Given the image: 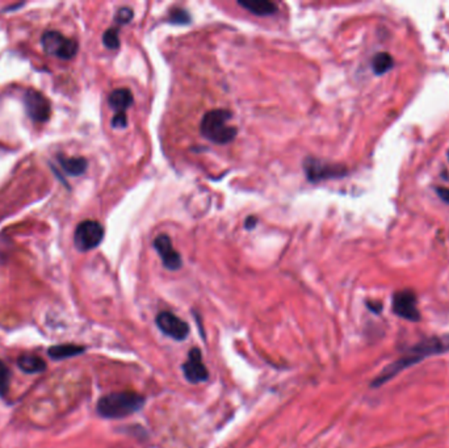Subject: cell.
<instances>
[{
  "label": "cell",
  "instance_id": "603a6c76",
  "mask_svg": "<svg viewBox=\"0 0 449 448\" xmlns=\"http://www.w3.org/2000/svg\"><path fill=\"white\" fill-rule=\"evenodd\" d=\"M257 218L255 216H248L244 219V228L247 231H254L257 228Z\"/></svg>",
  "mask_w": 449,
  "mask_h": 448
},
{
  "label": "cell",
  "instance_id": "6da1fadb",
  "mask_svg": "<svg viewBox=\"0 0 449 448\" xmlns=\"http://www.w3.org/2000/svg\"><path fill=\"white\" fill-rule=\"evenodd\" d=\"M449 351V335H440V337H432L427 338L422 342L416 343L415 346L409 348L401 358L393 361L390 366H387L384 371L381 372L372 382L373 388L381 386L383 384L396 377L399 372L410 368L411 366L421 363L424 359L444 354Z\"/></svg>",
  "mask_w": 449,
  "mask_h": 448
},
{
  "label": "cell",
  "instance_id": "ffe728a7",
  "mask_svg": "<svg viewBox=\"0 0 449 448\" xmlns=\"http://www.w3.org/2000/svg\"><path fill=\"white\" fill-rule=\"evenodd\" d=\"M191 21V15L187 12L185 10L181 8H174L169 12V23L172 24H190Z\"/></svg>",
  "mask_w": 449,
  "mask_h": 448
},
{
  "label": "cell",
  "instance_id": "4fadbf2b",
  "mask_svg": "<svg viewBox=\"0 0 449 448\" xmlns=\"http://www.w3.org/2000/svg\"><path fill=\"white\" fill-rule=\"evenodd\" d=\"M238 4L257 16H271L277 12V6L268 0H246L238 1Z\"/></svg>",
  "mask_w": 449,
  "mask_h": 448
},
{
  "label": "cell",
  "instance_id": "5bb4252c",
  "mask_svg": "<svg viewBox=\"0 0 449 448\" xmlns=\"http://www.w3.org/2000/svg\"><path fill=\"white\" fill-rule=\"evenodd\" d=\"M19 368L26 373H41L46 370V363L37 355L24 354L17 360Z\"/></svg>",
  "mask_w": 449,
  "mask_h": 448
},
{
  "label": "cell",
  "instance_id": "277c9868",
  "mask_svg": "<svg viewBox=\"0 0 449 448\" xmlns=\"http://www.w3.org/2000/svg\"><path fill=\"white\" fill-rule=\"evenodd\" d=\"M103 225L93 219H86L80 222L75 229L74 244L79 251L86 253L96 249L103 242Z\"/></svg>",
  "mask_w": 449,
  "mask_h": 448
},
{
  "label": "cell",
  "instance_id": "7a4b0ae2",
  "mask_svg": "<svg viewBox=\"0 0 449 448\" xmlns=\"http://www.w3.org/2000/svg\"><path fill=\"white\" fill-rule=\"evenodd\" d=\"M145 398L134 392H116L100 398L96 410L107 420H120L142 409Z\"/></svg>",
  "mask_w": 449,
  "mask_h": 448
},
{
  "label": "cell",
  "instance_id": "8992f818",
  "mask_svg": "<svg viewBox=\"0 0 449 448\" xmlns=\"http://www.w3.org/2000/svg\"><path fill=\"white\" fill-rule=\"evenodd\" d=\"M304 171L310 181H322V180L340 179L346 177L347 167L336 163H330L315 158H306L304 161Z\"/></svg>",
  "mask_w": 449,
  "mask_h": 448
},
{
  "label": "cell",
  "instance_id": "d6986e66",
  "mask_svg": "<svg viewBox=\"0 0 449 448\" xmlns=\"http://www.w3.org/2000/svg\"><path fill=\"white\" fill-rule=\"evenodd\" d=\"M103 42L105 48L111 51H117L120 48V37H118V30L115 28L108 29L103 36Z\"/></svg>",
  "mask_w": 449,
  "mask_h": 448
},
{
  "label": "cell",
  "instance_id": "484cf974",
  "mask_svg": "<svg viewBox=\"0 0 449 448\" xmlns=\"http://www.w3.org/2000/svg\"><path fill=\"white\" fill-rule=\"evenodd\" d=\"M447 158H448V161H449V150L448 152H447Z\"/></svg>",
  "mask_w": 449,
  "mask_h": 448
},
{
  "label": "cell",
  "instance_id": "7402d4cb",
  "mask_svg": "<svg viewBox=\"0 0 449 448\" xmlns=\"http://www.w3.org/2000/svg\"><path fill=\"white\" fill-rule=\"evenodd\" d=\"M128 125V117L127 114H116L112 118V127L113 128H127Z\"/></svg>",
  "mask_w": 449,
  "mask_h": 448
},
{
  "label": "cell",
  "instance_id": "5b68a950",
  "mask_svg": "<svg viewBox=\"0 0 449 448\" xmlns=\"http://www.w3.org/2000/svg\"><path fill=\"white\" fill-rule=\"evenodd\" d=\"M41 45L48 54L58 57L61 60H71L75 57L77 51V44L74 39L64 37L62 33L57 30H48L41 39Z\"/></svg>",
  "mask_w": 449,
  "mask_h": 448
},
{
  "label": "cell",
  "instance_id": "d4e9b609",
  "mask_svg": "<svg viewBox=\"0 0 449 448\" xmlns=\"http://www.w3.org/2000/svg\"><path fill=\"white\" fill-rule=\"evenodd\" d=\"M367 305H368V307H369L372 312H374V313H380L381 309H383V305H381L380 303H368Z\"/></svg>",
  "mask_w": 449,
  "mask_h": 448
},
{
  "label": "cell",
  "instance_id": "9c48e42d",
  "mask_svg": "<svg viewBox=\"0 0 449 448\" xmlns=\"http://www.w3.org/2000/svg\"><path fill=\"white\" fill-rule=\"evenodd\" d=\"M183 372H184V377L191 384L204 383L209 379V372L203 361L200 348L194 347L190 351L187 361L183 364Z\"/></svg>",
  "mask_w": 449,
  "mask_h": 448
},
{
  "label": "cell",
  "instance_id": "8fae6325",
  "mask_svg": "<svg viewBox=\"0 0 449 448\" xmlns=\"http://www.w3.org/2000/svg\"><path fill=\"white\" fill-rule=\"evenodd\" d=\"M26 114L35 121L44 123L51 116V104L48 99L37 91H28L24 96Z\"/></svg>",
  "mask_w": 449,
  "mask_h": 448
},
{
  "label": "cell",
  "instance_id": "3957f363",
  "mask_svg": "<svg viewBox=\"0 0 449 448\" xmlns=\"http://www.w3.org/2000/svg\"><path fill=\"white\" fill-rule=\"evenodd\" d=\"M231 117L232 114L230 111L223 108L212 109L206 112L200 124L201 134L206 140L214 142L217 145L230 143L238 133L237 128L229 125Z\"/></svg>",
  "mask_w": 449,
  "mask_h": 448
},
{
  "label": "cell",
  "instance_id": "ac0fdd59",
  "mask_svg": "<svg viewBox=\"0 0 449 448\" xmlns=\"http://www.w3.org/2000/svg\"><path fill=\"white\" fill-rule=\"evenodd\" d=\"M10 380H11V372L6 366V363L0 360V397L7 395L10 388Z\"/></svg>",
  "mask_w": 449,
  "mask_h": 448
},
{
  "label": "cell",
  "instance_id": "ba28073f",
  "mask_svg": "<svg viewBox=\"0 0 449 448\" xmlns=\"http://www.w3.org/2000/svg\"><path fill=\"white\" fill-rule=\"evenodd\" d=\"M393 312L398 317L403 320L416 322L421 320V313L418 309V300L416 295L410 291H399L393 296Z\"/></svg>",
  "mask_w": 449,
  "mask_h": 448
},
{
  "label": "cell",
  "instance_id": "cb8c5ba5",
  "mask_svg": "<svg viewBox=\"0 0 449 448\" xmlns=\"http://www.w3.org/2000/svg\"><path fill=\"white\" fill-rule=\"evenodd\" d=\"M437 193V196L446 203V204H449V188H444V187H437L435 190Z\"/></svg>",
  "mask_w": 449,
  "mask_h": 448
},
{
  "label": "cell",
  "instance_id": "e0dca14e",
  "mask_svg": "<svg viewBox=\"0 0 449 448\" xmlns=\"http://www.w3.org/2000/svg\"><path fill=\"white\" fill-rule=\"evenodd\" d=\"M61 165L64 167V171L68 172L70 175L79 177L87 170V161L84 158H61L59 159Z\"/></svg>",
  "mask_w": 449,
  "mask_h": 448
},
{
  "label": "cell",
  "instance_id": "30bf717a",
  "mask_svg": "<svg viewBox=\"0 0 449 448\" xmlns=\"http://www.w3.org/2000/svg\"><path fill=\"white\" fill-rule=\"evenodd\" d=\"M154 249L162 259V263L169 271H178L183 266V259L175 250L167 234H159L154 240Z\"/></svg>",
  "mask_w": 449,
  "mask_h": 448
},
{
  "label": "cell",
  "instance_id": "52a82bcc",
  "mask_svg": "<svg viewBox=\"0 0 449 448\" xmlns=\"http://www.w3.org/2000/svg\"><path fill=\"white\" fill-rule=\"evenodd\" d=\"M155 322L162 333L178 342L187 339L190 335V325L171 312H161Z\"/></svg>",
  "mask_w": 449,
  "mask_h": 448
},
{
  "label": "cell",
  "instance_id": "7c38bea8",
  "mask_svg": "<svg viewBox=\"0 0 449 448\" xmlns=\"http://www.w3.org/2000/svg\"><path fill=\"white\" fill-rule=\"evenodd\" d=\"M108 102L111 108L115 109L116 114H125L127 109L133 105L134 98L129 89H116L111 92Z\"/></svg>",
  "mask_w": 449,
  "mask_h": 448
},
{
  "label": "cell",
  "instance_id": "9a60e30c",
  "mask_svg": "<svg viewBox=\"0 0 449 448\" xmlns=\"http://www.w3.org/2000/svg\"><path fill=\"white\" fill-rule=\"evenodd\" d=\"M84 350H86L84 347L77 346V345H58L49 348V357L55 360H61V359L80 355L84 352Z\"/></svg>",
  "mask_w": 449,
  "mask_h": 448
},
{
  "label": "cell",
  "instance_id": "44dd1931",
  "mask_svg": "<svg viewBox=\"0 0 449 448\" xmlns=\"http://www.w3.org/2000/svg\"><path fill=\"white\" fill-rule=\"evenodd\" d=\"M134 17V12L129 7H122L116 13V21L118 24H129Z\"/></svg>",
  "mask_w": 449,
  "mask_h": 448
},
{
  "label": "cell",
  "instance_id": "2e32d148",
  "mask_svg": "<svg viewBox=\"0 0 449 448\" xmlns=\"http://www.w3.org/2000/svg\"><path fill=\"white\" fill-rule=\"evenodd\" d=\"M393 67H394V60L389 53L381 51L373 57L372 70L376 75H383L387 71H390Z\"/></svg>",
  "mask_w": 449,
  "mask_h": 448
}]
</instances>
